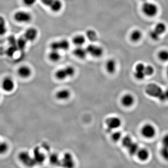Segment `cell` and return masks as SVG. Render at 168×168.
Masks as SVG:
<instances>
[{
  "label": "cell",
  "mask_w": 168,
  "mask_h": 168,
  "mask_svg": "<svg viewBox=\"0 0 168 168\" xmlns=\"http://www.w3.org/2000/svg\"><path fill=\"white\" fill-rule=\"evenodd\" d=\"M75 70L74 68L71 66L66 67L64 68L59 70L55 74L57 79L60 80H64L68 77H71L74 75Z\"/></svg>",
  "instance_id": "1"
},
{
  "label": "cell",
  "mask_w": 168,
  "mask_h": 168,
  "mask_svg": "<svg viewBox=\"0 0 168 168\" xmlns=\"http://www.w3.org/2000/svg\"><path fill=\"white\" fill-rule=\"evenodd\" d=\"M142 11L146 16L153 17L158 13V7L155 3L146 2L142 6Z\"/></svg>",
  "instance_id": "2"
},
{
  "label": "cell",
  "mask_w": 168,
  "mask_h": 168,
  "mask_svg": "<svg viewBox=\"0 0 168 168\" xmlns=\"http://www.w3.org/2000/svg\"><path fill=\"white\" fill-rule=\"evenodd\" d=\"M14 20L18 23L26 24L29 23L32 19L31 14L25 11H18L13 16Z\"/></svg>",
  "instance_id": "3"
},
{
  "label": "cell",
  "mask_w": 168,
  "mask_h": 168,
  "mask_svg": "<svg viewBox=\"0 0 168 168\" xmlns=\"http://www.w3.org/2000/svg\"><path fill=\"white\" fill-rule=\"evenodd\" d=\"M162 92V89L159 86L153 83L149 84L145 88L147 94L154 98H158Z\"/></svg>",
  "instance_id": "4"
},
{
  "label": "cell",
  "mask_w": 168,
  "mask_h": 168,
  "mask_svg": "<svg viewBox=\"0 0 168 168\" xmlns=\"http://www.w3.org/2000/svg\"><path fill=\"white\" fill-rule=\"evenodd\" d=\"M44 5L48 6L52 11L58 12L62 8V3L59 0H40Z\"/></svg>",
  "instance_id": "5"
},
{
  "label": "cell",
  "mask_w": 168,
  "mask_h": 168,
  "mask_svg": "<svg viewBox=\"0 0 168 168\" xmlns=\"http://www.w3.org/2000/svg\"><path fill=\"white\" fill-rule=\"evenodd\" d=\"M69 47V42L65 39L53 42L50 44L51 49L52 50H54V51H59V50L67 51L68 50Z\"/></svg>",
  "instance_id": "6"
},
{
  "label": "cell",
  "mask_w": 168,
  "mask_h": 168,
  "mask_svg": "<svg viewBox=\"0 0 168 168\" xmlns=\"http://www.w3.org/2000/svg\"><path fill=\"white\" fill-rule=\"evenodd\" d=\"M18 157L21 162L29 167H32L36 163L33 158L31 157L27 152H21L19 154Z\"/></svg>",
  "instance_id": "7"
},
{
  "label": "cell",
  "mask_w": 168,
  "mask_h": 168,
  "mask_svg": "<svg viewBox=\"0 0 168 168\" xmlns=\"http://www.w3.org/2000/svg\"><path fill=\"white\" fill-rule=\"evenodd\" d=\"M87 53L95 58H99L102 55L103 50L101 47L94 44H89L86 48Z\"/></svg>",
  "instance_id": "8"
},
{
  "label": "cell",
  "mask_w": 168,
  "mask_h": 168,
  "mask_svg": "<svg viewBox=\"0 0 168 168\" xmlns=\"http://www.w3.org/2000/svg\"><path fill=\"white\" fill-rule=\"evenodd\" d=\"M106 123L109 130H113L119 128L121 126V121L118 117H111L106 120Z\"/></svg>",
  "instance_id": "9"
},
{
  "label": "cell",
  "mask_w": 168,
  "mask_h": 168,
  "mask_svg": "<svg viewBox=\"0 0 168 168\" xmlns=\"http://www.w3.org/2000/svg\"><path fill=\"white\" fill-rule=\"evenodd\" d=\"M37 36H38L37 29L35 28H30L26 30L23 36L25 37L27 42H29L35 41L37 38Z\"/></svg>",
  "instance_id": "10"
},
{
  "label": "cell",
  "mask_w": 168,
  "mask_h": 168,
  "mask_svg": "<svg viewBox=\"0 0 168 168\" xmlns=\"http://www.w3.org/2000/svg\"><path fill=\"white\" fill-rule=\"evenodd\" d=\"M142 134L145 138H151L155 136V130L151 124H146L142 128Z\"/></svg>",
  "instance_id": "11"
},
{
  "label": "cell",
  "mask_w": 168,
  "mask_h": 168,
  "mask_svg": "<svg viewBox=\"0 0 168 168\" xmlns=\"http://www.w3.org/2000/svg\"><path fill=\"white\" fill-rule=\"evenodd\" d=\"M61 162L63 166L67 168H72L74 165L72 155L69 153L65 154Z\"/></svg>",
  "instance_id": "12"
},
{
  "label": "cell",
  "mask_w": 168,
  "mask_h": 168,
  "mask_svg": "<svg viewBox=\"0 0 168 168\" xmlns=\"http://www.w3.org/2000/svg\"><path fill=\"white\" fill-rule=\"evenodd\" d=\"M15 84L11 78H7L2 81V87L6 92H11L14 89Z\"/></svg>",
  "instance_id": "13"
},
{
  "label": "cell",
  "mask_w": 168,
  "mask_h": 168,
  "mask_svg": "<svg viewBox=\"0 0 168 168\" xmlns=\"http://www.w3.org/2000/svg\"><path fill=\"white\" fill-rule=\"evenodd\" d=\"M31 70L27 66H22L18 69V75L22 78H27L31 74Z\"/></svg>",
  "instance_id": "14"
},
{
  "label": "cell",
  "mask_w": 168,
  "mask_h": 168,
  "mask_svg": "<svg viewBox=\"0 0 168 168\" xmlns=\"http://www.w3.org/2000/svg\"><path fill=\"white\" fill-rule=\"evenodd\" d=\"M122 105L125 107H130L133 105L134 103V98L131 94H127L122 97L121 100Z\"/></svg>",
  "instance_id": "15"
},
{
  "label": "cell",
  "mask_w": 168,
  "mask_h": 168,
  "mask_svg": "<svg viewBox=\"0 0 168 168\" xmlns=\"http://www.w3.org/2000/svg\"><path fill=\"white\" fill-rule=\"evenodd\" d=\"M73 53L75 56L80 59H85L88 54L86 49L81 46H78V47L73 50Z\"/></svg>",
  "instance_id": "16"
},
{
  "label": "cell",
  "mask_w": 168,
  "mask_h": 168,
  "mask_svg": "<svg viewBox=\"0 0 168 168\" xmlns=\"http://www.w3.org/2000/svg\"><path fill=\"white\" fill-rule=\"evenodd\" d=\"M70 92L67 89H62L59 90L56 94L57 99L61 101H64L68 99L70 97Z\"/></svg>",
  "instance_id": "17"
},
{
  "label": "cell",
  "mask_w": 168,
  "mask_h": 168,
  "mask_svg": "<svg viewBox=\"0 0 168 168\" xmlns=\"http://www.w3.org/2000/svg\"><path fill=\"white\" fill-rule=\"evenodd\" d=\"M33 158L36 163H42L45 159L44 155L40 152L38 147L35 148L34 150Z\"/></svg>",
  "instance_id": "18"
},
{
  "label": "cell",
  "mask_w": 168,
  "mask_h": 168,
  "mask_svg": "<svg viewBox=\"0 0 168 168\" xmlns=\"http://www.w3.org/2000/svg\"><path fill=\"white\" fill-rule=\"evenodd\" d=\"M116 64L114 60L113 59L109 60L106 63V68L107 71L110 74H113L115 72L116 68Z\"/></svg>",
  "instance_id": "19"
},
{
  "label": "cell",
  "mask_w": 168,
  "mask_h": 168,
  "mask_svg": "<svg viewBox=\"0 0 168 168\" xmlns=\"http://www.w3.org/2000/svg\"><path fill=\"white\" fill-rule=\"evenodd\" d=\"M7 31L6 20L2 16L0 15V36L5 35Z\"/></svg>",
  "instance_id": "20"
},
{
  "label": "cell",
  "mask_w": 168,
  "mask_h": 168,
  "mask_svg": "<svg viewBox=\"0 0 168 168\" xmlns=\"http://www.w3.org/2000/svg\"><path fill=\"white\" fill-rule=\"evenodd\" d=\"M86 38L82 35H78L75 36L72 40V43L77 46H82L85 43Z\"/></svg>",
  "instance_id": "21"
},
{
  "label": "cell",
  "mask_w": 168,
  "mask_h": 168,
  "mask_svg": "<svg viewBox=\"0 0 168 168\" xmlns=\"http://www.w3.org/2000/svg\"><path fill=\"white\" fill-rule=\"evenodd\" d=\"M86 37L87 39L92 42H95L98 39V35L94 30L89 29L86 31Z\"/></svg>",
  "instance_id": "22"
},
{
  "label": "cell",
  "mask_w": 168,
  "mask_h": 168,
  "mask_svg": "<svg viewBox=\"0 0 168 168\" xmlns=\"http://www.w3.org/2000/svg\"><path fill=\"white\" fill-rule=\"evenodd\" d=\"M142 33L140 30L138 29L134 30L130 35V39L133 42H137L141 39Z\"/></svg>",
  "instance_id": "23"
},
{
  "label": "cell",
  "mask_w": 168,
  "mask_h": 168,
  "mask_svg": "<svg viewBox=\"0 0 168 168\" xmlns=\"http://www.w3.org/2000/svg\"><path fill=\"white\" fill-rule=\"evenodd\" d=\"M137 155L138 158L143 161L146 160L149 158V152L148 151H147L145 149H141L138 150Z\"/></svg>",
  "instance_id": "24"
},
{
  "label": "cell",
  "mask_w": 168,
  "mask_h": 168,
  "mask_svg": "<svg viewBox=\"0 0 168 168\" xmlns=\"http://www.w3.org/2000/svg\"><path fill=\"white\" fill-rule=\"evenodd\" d=\"M157 33L160 35L163 34L166 30V26L164 23H159L155 25L154 29Z\"/></svg>",
  "instance_id": "25"
},
{
  "label": "cell",
  "mask_w": 168,
  "mask_h": 168,
  "mask_svg": "<svg viewBox=\"0 0 168 168\" xmlns=\"http://www.w3.org/2000/svg\"><path fill=\"white\" fill-rule=\"evenodd\" d=\"M49 58L51 61L53 62H58L60 59L61 55L59 51L52 50L49 53Z\"/></svg>",
  "instance_id": "26"
},
{
  "label": "cell",
  "mask_w": 168,
  "mask_h": 168,
  "mask_svg": "<svg viewBox=\"0 0 168 168\" xmlns=\"http://www.w3.org/2000/svg\"><path fill=\"white\" fill-rule=\"evenodd\" d=\"M128 149L129 154L131 155H134L137 154V152L139 150L137 144L134 143H132V144L128 147Z\"/></svg>",
  "instance_id": "27"
},
{
  "label": "cell",
  "mask_w": 168,
  "mask_h": 168,
  "mask_svg": "<svg viewBox=\"0 0 168 168\" xmlns=\"http://www.w3.org/2000/svg\"><path fill=\"white\" fill-rule=\"evenodd\" d=\"M50 161L51 163L53 165H58L60 163L59 156L55 154L51 155L50 156Z\"/></svg>",
  "instance_id": "28"
},
{
  "label": "cell",
  "mask_w": 168,
  "mask_h": 168,
  "mask_svg": "<svg viewBox=\"0 0 168 168\" xmlns=\"http://www.w3.org/2000/svg\"><path fill=\"white\" fill-rule=\"evenodd\" d=\"M158 58L162 61H168V51L162 50L158 53Z\"/></svg>",
  "instance_id": "29"
},
{
  "label": "cell",
  "mask_w": 168,
  "mask_h": 168,
  "mask_svg": "<svg viewBox=\"0 0 168 168\" xmlns=\"http://www.w3.org/2000/svg\"><path fill=\"white\" fill-rule=\"evenodd\" d=\"M133 143L132 139L128 136H126L122 139V144L125 148H128V147Z\"/></svg>",
  "instance_id": "30"
},
{
  "label": "cell",
  "mask_w": 168,
  "mask_h": 168,
  "mask_svg": "<svg viewBox=\"0 0 168 168\" xmlns=\"http://www.w3.org/2000/svg\"><path fill=\"white\" fill-rule=\"evenodd\" d=\"M154 72V68L151 66H145L144 69V73L146 76H151Z\"/></svg>",
  "instance_id": "31"
},
{
  "label": "cell",
  "mask_w": 168,
  "mask_h": 168,
  "mask_svg": "<svg viewBox=\"0 0 168 168\" xmlns=\"http://www.w3.org/2000/svg\"><path fill=\"white\" fill-rule=\"evenodd\" d=\"M28 42L25 39V37L23 36V37H20L19 39L18 42V44L19 47L21 49H23L25 48L26 45Z\"/></svg>",
  "instance_id": "32"
},
{
  "label": "cell",
  "mask_w": 168,
  "mask_h": 168,
  "mask_svg": "<svg viewBox=\"0 0 168 168\" xmlns=\"http://www.w3.org/2000/svg\"><path fill=\"white\" fill-rule=\"evenodd\" d=\"M8 146L5 142H0V154H4L7 151Z\"/></svg>",
  "instance_id": "33"
},
{
  "label": "cell",
  "mask_w": 168,
  "mask_h": 168,
  "mask_svg": "<svg viewBox=\"0 0 168 168\" xmlns=\"http://www.w3.org/2000/svg\"><path fill=\"white\" fill-rule=\"evenodd\" d=\"M121 137V134L120 132L116 131L113 133L111 137L113 141L114 142H117L119 140H120Z\"/></svg>",
  "instance_id": "34"
},
{
  "label": "cell",
  "mask_w": 168,
  "mask_h": 168,
  "mask_svg": "<svg viewBox=\"0 0 168 168\" xmlns=\"http://www.w3.org/2000/svg\"><path fill=\"white\" fill-rule=\"evenodd\" d=\"M134 75L136 79L142 80V79H144L146 75L145 74L144 71H136Z\"/></svg>",
  "instance_id": "35"
},
{
  "label": "cell",
  "mask_w": 168,
  "mask_h": 168,
  "mask_svg": "<svg viewBox=\"0 0 168 168\" xmlns=\"http://www.w3.org/2000/svg\"><path fill=\"white\" fill-rule=\"evenodd\" d=\"M150 35L151 38L154 41H158L159 40L160 35L157 33L156 31H155L154 29L150 32Z\"/></svg>",
  "instance_id": "36"
},
{
  "label": "cell",
  "mask_w": 168,
  "mask_h": 168,
  "mask_svg": "<svg viewBox=\"0 0 168 168\" xmlns=\"http://www.w3.org/2000/svg\"><path fill=\"white\" fill-rule=\"evenodd\" d=\"M161 154L165 159L168 160V148L163 147L161 151Z\"/></svg>",
  "instance_id": "37"
},
{
  "label": "cell",
  "mask_w": 168,
  "mask_h": 168,
  "mask_svg": "<svg viewBox=\"0 0 168 168\" xmlns=\"http://www.w3.org/2000/svg\"><path fill=\"white\" fill-rule=\"evenodd\" d=\"M36 0H23V2L25 6L30 7L34 5Z\"/></svg>",
  "instance_id": "38"
},
{
  "label": "cell",
  "mask_w": 168,
  "mask_h": 168,
  "mask_svg": "<svg viewBox=\"0 0 168 168\" xmlns=\"http://www.w3.org/2000/svg\"><path fill=\"white\" fill-rule=\"evenodd\" d=\"M145 66L143 64L140 63L136 67V71H144Z\"/></svg>",
  "instance_id": "39"
},
{
  "label": "cell",
  "mask_w": 168,
  "mask_h": 168,
  "mask_svg": "<svg viewBox=\"0 0 168 168\" xmlns=\"http://www.w3.org/2000/svg\"><path fill=\"white\" fill-rule=\"evenodd\" d=\"M162 143L163 147L168 148V135L164 136L162 139Z\"/></svg>",
  "instance_id": "40"
},
{
  "label": "cell",
  "mask_w": 168,
  "mask_h": 168,
  "mask_svg": "<svg viewBox=\"0 0 168 168\" xmlns=\"http://www.w3.org/2000/svg\"><path fill=\"white\" fill-rule=\"evenodd\" d=\"M165 94V97H166V100H168V89L164 92Z\"/></svg>",
  "instance_id": "41"
},
{
  "label": "cell",
  "mask_w": 168,
  "mask_h": 168,
  "mask_svg": "<svg viewBox=\"0 0 168 168\" xmlns=\"http://www.w3.org/2000/svg\"><path fill=\"white\" fill-rule=\"evenodd\" d=\"M167 76H168V66L167 68Z\"/></svg>",
  "instance_id": "42"
},
{
  "label": "cell",
  "mask_w": 168,
  "mask_h": 168,
  "mask_svg": "<svg viewBox=\"0 0 168 168\" xmlns=\"http://www.w3.org/2000/svg\"><path fill=\"white\" fill-rule=\"evenodd\" d=\"M143 1H147V0H143Z\"/></svg>",
  "instance_id": "43"
}]
</instances>
